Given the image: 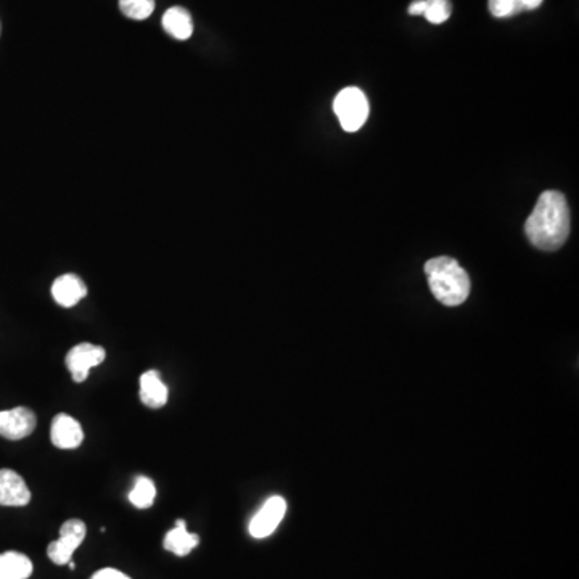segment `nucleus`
Here are the masks:
<instances>
[{"label": "nucleus", "instance_id": "nucleus-1", "mask_svg": "<svg viewBox=\"0 0 579 579\" xmlns=\"http://www.w3.org/2000/svg\"><path fill=\"white\" fill-rule=\"evenodd\" d=\"M570 208L562 193L547 190L526 219L525 232L533 247L544 251L562 248L570 235Z\"/></svg>", "mask_w": 579, "mask_h": 579}, {"label": "nucleus", "instance_id": "nucleus-2", "mask_svg": "<svg viewBox=\"0 0 579 579\" xmlns=\"http://www.w3.org/2000/svg\"><path fill=\"white\" fill-rule=\"evenodd\" d=\"M428 287L444 306H460L470 295V277L456 259L449 256L433 258L425 264Z\"/></svg>", "mask_w": 579, "mask_h": 579}, {"label": "nucleus", "instance_id": "nucleus-3", "mask_svg": "<svg viewBox=\"0 0 579 579\" xmlns=\"http://www.w3.org/2000/svg\"><path fill=\"white\" fill-rule=\"evenodd\" d=\"M333 111L346 132H356L369 118V100L358 87H346L335 97Z\"/></svg>", "mask_w": 579, "mask_h": 579}, {"label": "nucleus", "instance_id": "nucleus-4", "mask_svg": "<svg viewBox=\"0 0 579 579\" xmlns=\"http://www.w3.org/2000/svg\"><path fill=\"white\" fill-rule=\"evenodd\" d=\"M86 523L81 520H68L60 528V538L47 547V555L55 565H68L73 559V554L86 538Z\"/></svg>", "mask_w": 579, "mask_h": 579}, {"label": "nucleus", "instance_id": "nucleus-5", "mask_svg": "<svg viewBox=\"0 0 579 579\" xmlns=\"http://www.w3.org/2000/svg\"><path fill=\"white\" fill-rule=\"evenodd\" d=\"M107 358V353L102 346L92 343H79L74 346L70 353L66 354V367L70 369L74 382H86L89 370L102 364Z\"/></svg>", "mask_w": 579, "mask_h": 579}, {"label": "nucleus", "instance_id": "nucleus-6", "mask_svg": "<svg viewBox=\"0 0 579 579\" xmlns=\"http://www.w3.org/2000/svg\"><path fill=\"white\" fill-rule=\"evenodd\" d=\"M287 512V502L284 497L274 496L264 502V506L259 509L258 514L251 518L250 530L251 536L256 539H264L271 536L277 530V526L284 520Z\"/></svg>", "mask_w": 579, "mask_h": 579}, {"label": "nucleus", "instance_id": "nucleus-7", "mask_svg": "<svg viewBox=\"0 0 579 579\" xmlns=\"http://www.w3.org/2000/svg\"><path fill=\"white\" fill-rule=\"evenodd\" d=\"M36 425V414L28 407L0 411V436L7 440H23L36 430Z\"/></svg>", "mask_w": 579, "mask_h": 579}, {"label": "nucleus", "instance_id": "nucleus-8", "mask_svg": "<svg viewBox=\"0 0 579 579\" xmlns=\"http://www.w3.org/2000/svg\"><path fill=\"white\" fill-rule=\"evenodd\" d=\"M50 440L58 449H76L83 444L84 430L78 420L68 414L55 415L50 428Z\"/></svg>", "mask_w": 579, "mask_h": 579}, {"label": "nucleus", "instance_id": "nucleus-9", "mask_svg": "<svg viewBox=\"0 0 579 579\" xmlns=\"http://www.w3.org/2000/svg\"><path fill=\"white\" fill-rule=\"evenodd\" d=\"M31 501V491L25 480L13 470H0V506L25 507Z\"/></svg>", "mask_w": 579, "mask_h": 579}, {"label": "nucleus", "instance_id": "nucleus-10", "mask_svg": "<svg viewBox=\"0 0 579 579\" xmlns=\"http://www.w3.org/2000/svg\"><path fill=\"white\" fill-rule=\"evenodd\" d=\"M86 295V284L76 274L60 276L52 285V296H54L55 303L60 304L62 308H73L79 301L84 300Z\"/></svg>", "mask_w": 579, "mask_h": 579}, {"label": "nucleus", "instance_id": "nucleus-11", "mask_svg": "<svg viewBox=\"0 0 579 579\" xmlns=\"http://www.w3.org/2000/svg\"><path fill=\"white\" fill-rule=\"evenodd\" d=\"M168 386L158 370H147L140 375V401L150 409H161L168 403Z\"/></svg>", "mask_w": 579, "mask_h": 579}, {"label": "nucleus", "instance_id": "nucleus-12", "mask_svg": "<svg viewBox=\"0 0 579 579\" xmlns=\"http://www.w3.org/2000/svg\"><path fill=\"white\" fill-rule=\"evenodd\" d=\"M198 543H200L198 534L187 531L185 520H177L173 530H169L166 534L163 546H165L166 551L173 552L177 557H185L198 546Z\"/></svg>", "mask_w": 579, "mask_h": 579}, {"label": "nucleus", "instance_id": "nucleus-13", "mask_svg": "<svg viewBox=\"0 0 579 579\" xmlns=\"http://www.w3.org/2000/svg\"><path fill=\"white\" fill-rule=\"evenodd\" d=\"M33 575V562L21 552L0 554V579H28Z\"/></svg>", "mask_w": 579, "mask_h": 579}, {"label": "nucleus", "instance_id": "nucleus-14", "mask_svg": "<svg viewBox=\"0 0 579 579\" xmlns=\"http://www.w3.org/2000/svg\"><path fill=\"white\" fill-rule=\"evenodd\" d=\"M163 28L177 41H187L193 34V20L184 7H173L163 15Z\"/></svg>", "mask_w": 579, "mask_h": 579}, {"label": "nucleus", "instance_id": "nucleus-15", "mask_svg": "<svg viewBox=\"0 0 579 579\" xmlns=\"http://www.w3.org/2000/svg\"><path fill=\"white\" fill-rule=\"evenodd\" d=\"M155 497H157V488H155V483L147 477L137 478L134 489L129 493V501L137 509L152 507Z\"/></svg>", "mask_w": 579, "mask_h": 579}, {"label": "nucleus", "instance_id": "nucleus-16", "mask_svg": "<svg viewBox=\"0 0 579 579\" xmlns=\"http://www.w3.org/2000/svg\"><path fill=\"white\" fill-rule=\"evenodd\" d=\"M120 9L131 20H147L155 10V0H120Z\"/></svg>", "mask_w": 579, "mask_h": 579}, {"label": "nucleus", "instance_id": "nucleus-17", "mask_svg": "<svg viewBox=\"0 0 579 579\" xmlns=\"http://www.w3.org/2000/svg\"><path fill=\"white\" fill-rule=\"evenodd\" d=\"M452 5L449 0H427V7L423 17L427 18L432 25H441L451 17Z\"/></svg>", "mask_w": 579, "mask_h": 579}, {"label": "nucleus", "instance_id": "nucleus-18", "mask_svg": "<svg viewBox=\"0 0 579 579\" xmlns=\"http://www.w3.org/2000/svg\"><path fill=\"white\" fill-rule=\"evenodd\" d=\"M489 12L496 18L514 17L522 12L520 0H489Z\"/></svg>", "mask_w": 579, "mask_h": 579}, {"label": "nucleus", "instance_id": "nucleus-19", "mask_svg": "<svg viewBox=\"0 0 579 579\" xmlns=\"http://www.w3.org/2000/svg\"><path fill=\"white\" fill-rule=\"evenodd\" d=\"M91 579H131L128 575H124L120 570H115V568H103V570L97 571Z\"/></svg>", "mask_w": 579, "mask_h": 579}, {"label": "nucleus", "instance_id": "nucleus-20", "mask_svg": "<svg viewBox=\"0 0 579 579\" xmlns=\"http://www.w3.org/2000/svg\"><path fill=\"white\" fill-rule=\"evenodd\" d=\"M425 7H427V0H415V2L409 5V13H411V15H423Z\"/></svg>", "mask_w": 579, "mask_h": 579}, {"label": "nucleus", "instance_id": "nucleus-21", "mask_svg": "<svg viewBox=\"0 0 579 579\" xmlns=\"http://www.w3.org/2000/svg\"><path fill=\"white\" fill-rule=\"evenodd\" d=\"M543 2L544 0H520V5H522V10H534L538 9Z\"/></svg>", "mask_w": 579, "mask_h": 579}, {"label": "nucleus", "instance_id": "nucleus-22", "mask_svg": "<svg viewBox=\"0 0 579 579\" xmlns=\"http://www.w3.org/2000/svg\"><path fill=\"white\" fill-rule=\"evenodd\" d=\"M68 565H70L71 570H74V568H76V565H74L73 560H71V562L68 563Z\"/></svg>", "mask_w": 579, "mask_h": 579}, {"label": "nucleus", "instance_id": "nucleus-23", "mask_svg": "<svg viewBox=\"0 0 579 579\" xmlns=\"http://www.w3.org/2000/svg\"><path fill=\"white\" fill-rule=\"evenodd\" d=\"M0 33H2V26H0Z\"/></svg>", "mask_w": 579, "mask_h": 579}]
</instances>
